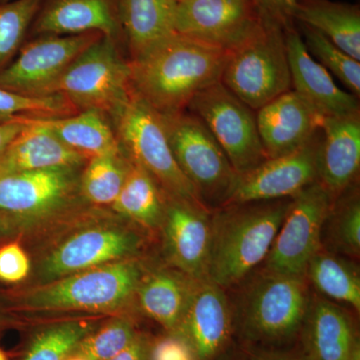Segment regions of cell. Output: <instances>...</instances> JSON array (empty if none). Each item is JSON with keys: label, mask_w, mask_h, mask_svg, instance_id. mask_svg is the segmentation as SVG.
<instances>
[{"label": "cell", "mask_w": 360, "mask_h": 360, "mask_svg": "<svg viewBox=\"0 0 360 360\" xmlns=\"http://www.w3.org/2000/svg\"><path fill=\"white\" fill-rule=\"evenodd\" d=\"M37 120L85 160L122 150L110 120L99 111L82 110L63 117Z\"/></svg>", "instance_id": "obj_25"}, {"label": "cell", "mask_w": 360, "mask_h": 360, "mask_svg": "<svg viewBox=\"0 0 360 360\" xmlns=\"http://www.w3.org/2000/svg\"><path fill=\"white\" fill-rule=\"evenodd\" d=\"M348 360H360V347L359 340L355 342L354 348H352V354H350Z\"/></svg>", "instance_id": "obj_44"}, {"label": "cell", "mask_w": 360, "mask_h": 360, "mask_svg": "<svg viewBox=\"0 0 360 360\" xmlns=\"http://www.w3.org/2000/svg\"><path fill=\"white\" fill-rule=\"evenodd\" d=\"M319 129L304 146L238 175L224 205L290 198L319 180Z\"/></svg>", "instance_id": "obj_14"}, {"label": "cell", "mask_w": 360, "mask_h": 360, "mask_svg": "<svg viewBox=\"0 0 360 360\" xmlns=\"http://www.w3.org/2000/svg\"><path fill=\"white\" fill-rule=\"evenodd\" d=\"M110 120L125 155L146 170L167 195L205 206L177 165L158 111L132 90Z\"/></svg>", "instance_id": "obj_3"}, {"label": "cell", "mask_w": 360, "mask_h": 360, "mask_svg": "<svg viewBox=\"0 0 360 360\" xmlns=\"http://www.w3.org/2000/svg\"><path fill=\"white\" fill-rule=\"evenodd\" d=\"M82 168H51L1 175L0 212L25 224L65 210L80 196Z\"/></svg>", "instance_id": "obj_12"}, {"label": "cell", "mask_w": 360, "mask_h": 360, "mask_svg": "<svg viewBox=\"0 0 360 360\" xmlns=\"http://www.w3.org/2000/svg\"><path fill=\"white\" fill-rule=\"evenodd\" d=\"M329 239L340 252L359 255L360 250V203L356 194L345 198L336 206L335 212L329 210Z\"/></svg>", "instance_id": "obj_36"}, {"label": "cell", "mask_w": 360, "mask_h": 360, "mask_svg": "<svg viewBox=\"0 0 360 360\" xmlns=\"http://www.w3.org/2000/svg\"><path fill=\"white\" fill-rule=\"evenodd\" d=\"M26 127L0 158V176L15 172L84 167L87 160L75 153L37 118L25 120Z\"/></svg>", "instance_id": "obj_22"}, {"label": "cell", "mask_w": 360, "mask_h": 360, "mask_svg": "<svg viewBox=\"0 0 360 360\" xmlns=\"http://www.w3.org/2000/svg\"><path fill=\"white\" fill-rule=\"evenodd\" d=\"M120 44L103 35L90 45L59 78L52 94L77 111L97 110L110 120L132 94L129 61L120 54Z\"/></svg>", "instance_id": "obj_5"}, {"label": "cell", "mask_w": 360, "mask_h": 360, "mask_svg": "<svg viewBox=\"0 0 360 360\" xmlns=\"http://www.w3.org/2000/svg\"><path fill=\"white\" fill-rule=\"evenodd\" d=\"M290 202L284 198L221 206L212 217L206 281L227 288L264 262Z\"/></svg>", "instance_id": "obj_2"}, {"label": "cell", "mask_w": 360, "mask_h": 360, "mask_svg": "<svg viewBox=\"0 0 360 360\" xmlns=\"http://www.w3.org/2000/svg\"><path fill=\"white\" fill-rule=\"evenodd\" d=\"M333 198L319 180L290 198L265 264L270 274L302 277L319 251L322 231Z\"/></svg>", "instance_id": "obj_9"}, {"label": "cell", "mask_w": 360, "mask_h": 360, "mask_svg": "<svg viewBox=\"0 0 360 360\" xmlns=\"http://www.w3.org/2000/svg\"><path fill=\"white\" fill-rule=\"evenodd\" d=\"M302 277L270 274L251 288L241 309L248 340L281 342L298 333L309 314V297Z\"/></svg>", "instance_id": "obj_10"}, {"label": "cell", "mask_w": 360, "mask_h": 360, "mask_svg": "<svg viewBox=\"0 0 360 360\" xmlns=\"http://www.w3.org/2000/svg\"><path fill=\"white\" fill-rule=\"evenodd\" d=\"M103 37L89 32L33 37L0 72V87L26 96H54V85L71 63Z\"/></svg>", "instance_id": "obj_11"}, {"label": "cell", "mask_w": 360, "mask_h": 360, "mask_svg": "<svg viewBox=\"0 0 360 360\" xmlns=\"http://www.w3.org/2000/svg\"><path fill=\"white\" fill-rule=\"evenodd\" d=\"M30 267V259L20 243H7L0 248V281L18 283L27 276Z\"/></svg>", "instance_id": "obj_38"}, {"label": "cell", "mask_w": 360, "mask_h": 360, "mask_svg": "<svg viewBox=\"0 0 360 360\" xmlns=\"http://www.w3.org/2000/svg\"><path fill=\"white\" fill-rule=\"evenodd\" d=\"M0 360H8V359H7L6 352H4L1 348H0Z\"/></svg>", "instance_id": "obj_47"}, {"label": "cell", "mask_w": 360, "mask_h": 360, "mask_svg": "<svg viewBox=\"0 0 360 360\" xmlns=\"http://www.w3.org/2000/svg\"><path fill=\"white\" fill-rule=\"evenodd\" d=\"M231 312L222 288L208 281H196L179 336L198 360H213L224 350L231 333Z\"/></svg>", "instance_id": "obj_17"}, {"label": "cell", "mask_w": 360, "mask_h": 360, "mask_svg": "<svg viewBox=\"0 0 360 360\" xmlns=\"http://www.w3.org/2000/svg\"><path fill=\"white\" fill-rule=\"evenodd\" d=\"M307 274L322 295L360 309V279L356 269L343 258L317 252L310 260Z\"/></svg>", "instance_id": "obj_30"}, {"label": "cell", "mask_w": 360, "mask_h": 360, "mask_svg": "<svg viewBox=\"0 0 360 360\" xmlns=\"http://www.w3.org/2000/svg\"><path fill=\"white\" fill-rule=\"evenodd\" d=\"M285 32L262 23L229 53L220 82L252 110L292 89Z\"/></svg>", "instance_id": "obj_6"}, {"label": "cell", "mask_w": 360, "mask_h": 360, "mask_svg": "<svg viewBox=\"0 0 360 360\" xmlns=\"http://www.w3.org/2000/svg\"><path fill=\"white\" fill-rule=\"evenodd\" d=\"M20 222L11 215L0 212V241L11 238L20 226Z\"/></svg>", "instance_id": "obj_42"}, {"label": "cell", "mask_w": 360, "mask_h": 360, "mask_svg": "<svg viewBox=\"0 0 360 360\" xmlns=\"http://www.w3.org/2000/svg\"><path fill=\"white\" fill-rule=\"evenodd\" d=\"M295 21L316 30L341 51L360 61V11L331 0H298Z\"/></svg>", "instance_id": "obj_24"}, {"label": "cell", "mask_w": 360, "mask_h": 360, "mask_svg": "<svg viewBox=\"0 0 360 360\" xmlns=\"http://www.w3.org/2000/svg\"><path fill=\"white\" fill-rule=\"evenodd\" d=\"M292 89L322 116L359 112L356 96L335 84L330 72L312 58L295 27L285 32Z\"/></svg>", "instance_id": "obj_20"}, {"label": "cell", "mask_w": 360, "mask_h": 360, "mask_svg": "<svg viewBox=\"0 0 360 360\" xmlns=\"http://www.w3.org/2000/svg\"><path fill=\"white\" fill-rule=\"evenodd\" d=\"M42 0H11L0 4V72L18 56L30 35Z\"/></svg>", "instance_id": "obj_31"}, {"label": "cell", "mask_w": 360, "mask_h": 360, "mask_svg": "<svg viewBox=\"0 0 360 360\" xmlns=\"http://www.w3.org/2000/svg\"><path fill=\"white\" fill-rule=\"evenodd\" d=\"M111 206L123 217L155 229L165 220L167 194L146 170L131 162L122 191Z\"/></svg>", "instance_id": "obj_28"}, {"label": "cell", "mask_w": 360, "mask_h": 360, "mask_svg": "<svg viewBox=\"0 0 360 360\" xmlns=\"http://www.w3.org/2000/svg\"><path fill=\"white\" fill-rule=\"evenodd\" d=\"M92 330L91 324L84 321L52 324L34 335L21 360H65Z\"/></svg>", "instance_id": "obj_32"}, {"label": "cell", "mask_w": 360, "mask_h": 360, "mask_svg": "<svg viewBox=\"0 0 360 360\" xmlns=\"http://www.w3.org/2000/svg\"><path fill=\"white\" fill-rule=\"evenodd\" d=\"M129 61L146 56L175 32L179 0H117Z\"/></svg>", "instance_id": "obj_23"}, {"label": "cell", "mask_w": 360, "mask_h": 360, "mask_svg": "<svg viewBox=\"0 0 360 360\" xmlns=\"http://www.w3.org/2000/svg\"><path fill=\"white\" fill-rule=\"evenodd\" d=\"M141 281L132 260H118L61 277L23 296L21 305L37 311H110L125 304Z\"/></svg>", "instance_id": "obj_4"}, {"label": "cell", "mask_w": 360, "mask_h": 360, "mask_svg": "<svg viewBox=\"0 0 360 360\" xmlns=\"http://www.w3.org/2000/svg\"><path fill=\"white\" fill-rule=\"evenodd\" d=\"M11 1V0H0V4H4V2Z\"/></svg>", "instance_id": "obj_48"}, {"label": "cell", "mask_w": 360, "mask_h": 360, "mask_svg": "<svg viewBox=\"0 0 360 360\" xmlns=\"http://www.w3.org/2000/svg\"><path fill=\"white\" fill-rule=\"evenodd\" d=\"M323 116L293 89L257 111L258 132L269 158L288 155L304 146L319 129Z\"/></svg>", "instance_id": "obj_18"}, {"label": "cell", "mask_w": 360, "mask_h": 360, "mask_svg": "<svg viewBox=\"0 0 360 360\" xmlns=\"http://www.w3.org/2000/svg\"><path fill=\"white\" fill-rule=\"evenodd\" d=\"M160 115L175 160L203 205L224 206L238 174L217 139L191 111Z\"/></svg>", "instance_id": "obj_7"}, {"label": "cell", "mask_w": 360, "mask_h": 360, "mask_svg": "<svg viewBox=\"0 0 360 360\" xmlns=\"http://www.w3.org/2000/svg\"><path fill=\"white\" fill-rule=\"evenodd\" d=\"M187 110L205 123L238 175L267 160L258 132L257 113L221 82L201 90Z\"/></svg>", "instance_id": "obj_8"}, {"label": "cell", "mask_w": 360, "mask_h": 360, "mask_svg": "<svg viewBox=\"0 0 360 360\" xmlns=\"http://www.w3.org/2000/svg\"><path fill=\"white\" fill-rule=\"evenodd\" d=\"M163 224L170 262L193 281H206L212 243L207 208L167 195Z\"/></svg>", "instance_id": "obj_16"}, {"label": "cell", "mask_w": 360, "mask_h": 360, "mask_svg": "<svg viewBox=\"0 0 360 360\" xmlns=\"http://www.w3.org/2000/svg\"><path fill=\"white\" fill-rule=\"evenodd\" d=\"M307 314V345L311 360H348L356 338L348 315L340 307L319 300Z\"/></svg>", "instance_id": "obj_26"}, {"label": "cell", "mask_w": 360, "mask_h": 360, "mask_svg": "<svg viewBox=\"0 0 360 360\" xmlns=\"http://www.w3.org/2000/svg\"><path fill=\"white\" fill-rule=\"evenodd\" d=\"M229 53L176 33L129 60L132 90L160 115L186 110L201 90L220 82Z\"/></svg>", "instance_id": "obj_1"}, {"label": "cell", "mask_w": 360, "mask_h": 360, "mask_svg": "<svg viewBox=\"0 0 360 360\" xmlns=\"http://www.w3.org/2000/svg\"><path fill=\"white\" fill-rule=\"evenodd\" d=\"M321 129L319 180L335 198L350 186L359 170V112L323 116Z\"/></svg>", "instance_id": "obj_21"}, {"label": "cell", "mask_w": 360, "mask_h": 360, "mask_svg": "<svg viewBox=\"0 0 360 360\" xmlns=\"http://www.w3.org/2000/svg\"><path fill=\"white\" fill-rule=\"evenodd\" d=\"M65 360H87L84 359V357L78 356L77 354H71L70 356H68Z\"/></svg>", "instance_id": "obj_46"}, {"label": "cell", "mask_w": 360, "mask_h": 360, "mask_svg": "<svg viewBox=\"0 0 360 360\" xmlns=\"http://www.w3.org/2000/svg\"><path fill=\"white\" fill-rule=\"evenodd\" d=\"M99 32L123 42L117 0H42L28 37Z\"/></svg>", "instance_id": "obj_19"}, {"label": "cell", "mask_w": 360, "mask_h": 360, "mask_svg": "<svg viewBox=\"0 0 360 360\" xmlns=\"http://www.w3.org/2000/svg\"><path fill=\"white\" fill-rule=\"evenodd\" d=\"M259 360H311L309 356H300V355H295L292 354H269L266 356L262 357V359Z\"/></svg>", "instance_id": "obj_43"}, {"label": "cell", "mask_w": 360, "mask_h": 360, "mask_svg": "<svg viewBox=\"0 0 360 360\" xmlns=\"http://www.w3.org/2000/svg\"><path fill=\"white\" fill-rule=\"evenodd\" d=\"M6 322L7 319L6 314H4V312L2 311L1 309H0V328H4V326H6Z\"/></svg>", "instance_id": "obj_45"}, {"label": "cell", "mask_w": 360, "mask_h": 360, "mask_svg": "<svg viewBox=\"0 0 360 360\" xmlns=\"http://www.w3.org/2000/svg\"><path fill=\"white\" fill-rule=\"evenodd\" d=\"M130 165L131 161L123 150L90 158L80 174V196L94 205H112L124 184Z\"/></svg>", "instance_id": "obj_29"}, {"label": "cell", "mask_w": 360, "mask_h": 360, "mask_svg": "<svg viewBox=\"0 0 360 360\" xmlns=\"http://www.w3.org/2000/svg\"><path fill=\"white\" fill-rule=\"evenodd\" d=\"M149 355L150 347L148 340L142 336L137 335L129 347L108 360H148Z\"/></svg>", "instance_id": "obj_40"}, {"label": "cell", "mask_w": 360, "mask_h": 360, "mask_svg": "<svg viewBox=\"0 0 360 360\" xmlns=\"http://www.w3.org/2000/svg\"><path fill=\"white\" fill-rule=\"evenodd\" d=\"M195 281L187 283L168 272L151 274L141 281L136 290L142 309L167 330L177 331Z\"/></svg>", "instance_id": "obj_27"}, {"label": "cell", "mask_w": 360, "mask_h": 360, "mask_svg": "<svg viewBox=\"0 0 360 360\" xmlns=\"http://www.w3.org/2000/svg\"><path fill=\"white\" fill-rule=\"evenodd\" d=\"M141 238L120 227H96L78 232L49 253L40 276L49 283L101 265L118 262L139 250Z\"/></svg>", "instance_id": "obj_15"}, {"label": "cell", "mask_w": 360, "mask_h": 360, "mask_svg": "<svg viewBox=\"0 0 360 360\" xmlns=\"http://www.w3.org/2000/svg\"><path fill=\"white\" fill-rule=\"evenodd\" d=\"M303 42L315 60L335 75L349 89L350 94H360V61L348 56L316 30L302 25Z\"/></svg>", "instance_id": "obj_33"}, {"label": "cell", "mask_w": 360, "mask_h": 360, "mask_svg": "<svg viewBox=\"0 0 360 360\" xmlns=\"http://www.w3.org/2000/svg\"><path fill=\"white\" fill-rule=\"evenodd\" d=\"M26 125L27 124L25 120L0 124V158L13 143L14 139L23 131Z\"/></svg>", "instance_id": "obj_41"}, {"label": "cell", "mask_w": 360, "mask_h": 360, "mask_svg": "<svg viewBox=\"0 0 360 360\" xmlns=\"http://www.w3.org/2000/svg\"><path fill=\"white\" fill-rule=\"evenodd\" d=\"M137 335L129 319H115L85 336L73 354L87 360H108L129 347Z\"/></svg>", "instance_id": "obj_35"}, {"label": "cell", "mask_w": 360, "mask_h": 360, "mask_svg": "<svg viewBox=\"0 0 360 360\" xmlns=\"http://www.w3.org/2000/svg\"><path fill=\"white\" fill-rule=\"evenodd\" d=\"M151 360H198L193 349L179 335L163 338L150 352Z\"/></svg>", "instance_id": "obj_39"}, {"label": "cell", "mask_w": 360, "mask_h": 360, "mask_svg": "<svg viewBox=\"0 0 360 360\" xmlns=\"http://www.w3.org/2000/svg\"><path fill=\"white\" fill-rule=\"evenodd\" d=\"M264 25L277 26L283 30L295 27L298 0H251Z\"/></svg>", "instance_id": "obj_37"}, {"label": "cell", "mask_w": 360, "mask_h": 360, "mask_svg": "<svg viewBox=\"0 0 360 360\" xmlns=\"http://www.w3.org/2000/svg\"><path fill=\"white\" fill-rule=\"evenodd\" d=\"M262 22L251 0H179L175 32L202 44L233 51Z\"/></svg>", "instance_id": "obj_13"}, {"label": "cell", "mask_w": 360, "mask_h": 360, "mask_svg": "<svg viewBox=\"0 0 360 360\" xmlns=\"http://www.w3.org/2000/svg\"><path fill=\"white\" fill-rule=\"evenodd\" d=\"M78 112L63 96H26L0 87V124L32 120L63 117Z\"/></svg>", "instance_id": "obj_34"}]
</instances>
